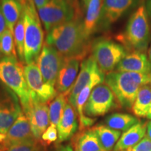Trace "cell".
<instances>
[{
    "label": "cell",
    "mask_w": 151,
    "mask_h": 151,
    "mask_svg": "<svg viewBox=\"0 0 151 151\" xmlns=\"http://www.w3.org/2000/svg\"><path fill=\"white\" fill-rule=\"evenodd\" d=\"M23 112L29 120L36 140L41 139L50 123L49 108L47 103H42L32 98L31 102Z\"/></svg>",
    "instance_id": "obj_13"
},
{
    "label": "cell",
    "mask_w": 151,
    "mask_h": 151,
    "mask_svg": "<svg viewBox=\"0 0 151 151\" xmlns=\"http://www.w3.org/2000/svg\"><path fill=\"white\" fill-rule=\"evenodd\" d=\"M7 24L5 18L4 16L2 10H1V4H0V37L4 33V32L7 29Z\"/></svg>",
    "instance_id": "obj_32"
},
{
    "label": "cell",
    "mask_w": 151,
    "mask_h": 151,
    "mask_svg": "<svg viewBox=\"0 0 151 151\" xmlns=\"http://www.w3.org/2000/svg\"><path fill=\"white\" fill-rule=\"evenodd\" d=\"M28 1H29V2H32L33 0H28ZM33 2H34V1H33Z\"/></svg>",
    "instance_id": "obj_43"
},
{
    "label": "cell",
    "mask_w": 151,
    "mask_h": 151,
    "mask_svg": "<svg viewBox=\"0 0 151 151\" xmlns=\"http://www.w3.org/2000/svg\"><path fill=\"white\" fill-rule=\"evenodd\" d=\"M41 139L48 145L58 141V134L56 126L53 124H50V126H48L46 131L43 132Z\"/></svg>",
    "instance_id": "obj_30"
},
{
    "label": "cell",
    "mask_w": 151,
    "mask_h": 151,
    "mask_svg": "<svg viewBox=\"0 0 151 151\" xmlns=\"http://www.w3.org/2000/svg\"><path fill=\"white\" fill-rule=\"evenodd\" d=\"M66 96L64 94H58L52 99L49 106V117L50 123L56 126L59 123L63 115L66 104L67 103Z\"/></svg>",
    "instance_id": "obj_26"
},
{
    "label": "cell",
    "mask_w": 151,
    "mask_h": 151,
    "mask_svg": "<svg viewBox=\"0 0 151 151\" xmlns=\"http://www.w3.org/2000/svg\"><path fill=\"white\" fill-rule=\"evenodd\" d=\"M0 48L4 57L18 60L14 33L9 28H7L0 37Z\"/></svg>",
    "instance_id": "obj_27"
},
{
    "label": "cell",
    "mask_w": 151,
    "mask_h": 151,
    "mask_svg": "<svg viewBox=\"0 0 151 151\" xmlns=\"http://www.w3.org/2000/svg\"><path fill=\"white\" fill-rule=\"evenodd\" d=\"M14 37L19 60L21 62L25 63V61H24V24L23 14H22L20 20H18V22L15 26Z\"/></svg>",
    "instance_id": "obj_28"
},
{
    "label": "cell",
    "mask_w": 151,
    "mask_h": 151,
    "mask_svg": "<svg viewBox=\"0 0 151 151\" xmlns=\"http://www.w3.org/2000/svg\"><path fill=\"white\" fill-rule=\"evenodd\" d=\"M86 6V16L83 20L86 35L90 38L99 24L103 0H84Z\"/></svg>",
    "instance_id": "obj_20"
},
{
    "label": "cell",
    "mask_w": 151,
    "mask_h": 151,
    "mask_svg": "<svg viewBox=\"0 0 151 151\" xmlns=\"http://www.w3.org/2000/svg\"><path fill=\"white\" fill-rule=\"evenodd\" d=\"M0 151H3V149H2V147L0 146Z\"/></svg>",
    "instance_id": "obj_42"
},
{
    "label": "cell",
    "mask_w": 151,
    "mask_h": 151,
    "mask_svg": "<svg viewBox=\"0 0 151 151\" xmlns=\"http://www.w3.org/2000/svg\"><path fill=\"white\" fill-rule=\"evenodd\" d=\"M95 132L104 151H111L121 136V132L111 129L104 124H97L92 128Z\"/></svg>",
    "instance_id": "obj_23"
},
{
    "label": "cell",
    "mask_w": 151,
    "mask_h": 151,
    "mask_svg": "<svg viewBox=\"0 0 151 151\" xmlns=\"http://www.w3.org/2000/svg\"><path fill=\"white\" fill-rule=\"evenodd\" d=\"M46 43L56 49L66 59L83 60L91 50L81 16L52 28L47 34Z\"/></svg>",
    "instance_id": "obj_1"
},
{
    "label": "cell",
    "mask_w": 151,
    "mask_h": 151,
    "mask_svg": "<svg viewBox=\"0 0 151 151\" xmlns=\"http://www.w3.org/2000/svg\"><path fill=\"white\" fill-rule=\"evenodd\" d=\"M138 122L139 119L127 113H113L105 119L107 127L118 131H127Z\"/></svg>",
    "instance_id": "obj_25"
},
{
    "label": "cell",
    "mask_w": 151,
    "mask_h": 151,
    "mask_svg": "<svg viewBox=\"0 0 151 151\" xmlns=\"http://www.w3.org/2000/svg\"><path fill=\"white\" fill-rule=\"evenodd\" d=\"M134 0H103L99 25L109 27L129 8Z\"/></svg>",
    "instance_id": "obj_15"
},
{
    "label": "cell",
    "mask_w": 151,
    "mask_h": 151,
    "mask_svg": "<svg viewBox=\"0 0 151 151\" xmlns=\"http://www.w3.org/2000/svg\"><path fill=\"white\" fill-rule=\"evenodd\" d=\"M65 60V57L56 49L45 43L37 62L46 83L52 86H55L58 74Z\"/></svg>",
    "instance_id": "obj_10"
},
{
    "label": "cell",
    "mask_w": 151,
    "mask_h": 151,
    "mask_svg": "<svg viewBox=\"0 0 151 151\" xmlns=\"http://www.w3.org/2000/svg\"><path fill=\"white\" fill-rule=\"evenodd\" d=\"M57 151H72L71 147L65 146V147H60Z\"/></svg>",
    "instance_id": "obj_36"
},
{
    "label": "cell",
    "mask_w": 151,
    "mask_h": 151,
    "mask_svg": "<svg viewBox=\"0 0 151 151\" xmlns=\"http://www.w3.org/2000/svg\"><path fill=\"white\" fill-rule=\"evenodd\" d=\"M116 71L151 74V63L144 52H129L117 66Z\"/></svg>",
    "instance_id": "obj_16"
},
{
    "label": "cell",
    "mask_w": 151,
    "mask_h": 151,
    "mask_svg": "<svg viewBox=\"0 0 151 151\" xmlns=\"http://www.w3.org/2000/svg\"><path fill=\"white\" fill-rule=\"evenodd\" d=\"M146 10L148 18L151 19V0H146Z\"/></svg>",
    "instance_id": "obj_34"
},
{
    "label": "cell",
    "mask_w": 151,
    "mask_h": 151,
    "mask_svg": "<svg viewBox=\"0 0 151 151\" xmlns=\"http://www.w3.org/2000/svg\"><path fill=\"white\" fill-rule=\"evenodd\" d=\"M92 56L106 74L113 71L127 51L123 46L107 39H99L91 44Z\"/></svg>",
    "instance_id": "obj_7"
},
{
    "label": "cell",
    "mask_w": 151,
    "mask_h": 151,
    "mask_svg": "<svg viewBox=\"0 0 151 151\" xmlns=\"http://www.w3.org/2000/svg\"><path fill=\"white\" fill-rule=\"evenodd\" d=\"M38 12L47 32L81 16L76 0H49Z\"/></svg>",
    "instance_id": "obj_6"
},
{
    "label": "cell",
    "mask_w": 151,
    "mask_h": 151,
    "mask_svg": "<svg viewBox=\"0 0 151 151\" xmlns=\"http://www.w3.org/2000/svg\"><path fill=\"white\" fill-rule=\"evenodd\" d=\"M150 25L146 7L141 6L129 19L123 33L116 39L127 52H146L150 39Z\"/></svg>",
    "instance_id": "obj_3"
},
{
    "label": "cell",
    "mask_w": 151,
    "mask_h": 151,
    "mask_svg": "<svg viewBox=\"0 0 151 151\" xmlns=\"http://www.w3.org/2000/svg\"><path fill=\"white\" fill-rule=\"evenodd\" d=\"M0 81L18 96L22 111L25 110L31 102L32 96L22 64L18 60L3 58L0 60Z\"/></svg>",
    "instance_id": "obj_5"
},
{
    "label": "cell",
    "mask_w": 151,
    "mask_h": 151,
    "mask_svg": "<svg viewBox=\"0 0 151 151\" xmlns=\"http://www.w3.org/2000/svg\"><path fill=\"white\" fill-rule=\"evenodd\" d=\"M125 151H151V139L146 135L140 142Z\"/></svg>",
    "instance_id": "obj_31"
},
{
    "label": "cell",
    "mask_w": 151,
    "mask_h": 151,
    "mask_svg": "<svg viewBox=\"0 0 151 151\" xmlns=\"http://www.w3.org/2000/svg\"><path fill=\"white\" fill-rule=\"evenodd\" d=\"M151 105V83L143 85L138 92L132 110L137 117L148 116Z\"/></svg>",
    "instance_id": "obj_24"
},
{
    "label": "cell",
    "mask_w": 151,
    "mask_h": 151,
    "mask_svg": "<svg viewBox=\"0 0 151 151\" xmlns=\"http://www.w3.org/2000/svg\"><path fill=\"white\" fill-rule=\"evenodd\" d=\"M104 82L115 94L119 105L130 109L141 87L151 83V74L113 71L106 74Z\"/></svg>",
    "instance_id": "obj_2"
},
{
    "label": "cell",
    "mask_w": 151,
    "mask_h": 151,
    "mask_svg": "<svg viewBox=\"0 0 151 151\" xmlns=\"http://www.w3.org/2000/svg\"><path fill=\"white\" fill-rule=\"evenodd\" d=\"M148 58L149 60V61L151 63V44L150 47L148 48Z\"/></svg>",
    "instance_id": "obj_38"
},
{
    "label": "cell",
    "mask_w": 151,
    "mask_h": 151,
    "mask_svg": "<svg viewBox=\"0 0 151 151\" xmlns=\"http://www.w3.org/2000/svg\"><path fill=\"white\" fill-rule=\"evenodd\" d=\"M48 1L49 0H33L35 6L37 7V9H39L44 6L48 3Z\"/></svg>",
    "instance_id": "obj_33"
},
{
    "label": "cell",
    "mask_w": 151,
    "mask_h": 151,
    "mask_svg": "<svg viewBox=\"0 0 151 151\" xmlns=\"http://www.w3.org/2000/svg\"><path fill=\"white\" fill-rule=\"evenodd\" d=\"M73 146L75 151H104L92 129H85L77 135Z\"/></svg>",
    "instance_id": "obj_22"
},
{
    "label": "cell",
    "mask_w": 151,
    "mask_h": 151,
    "mask_svg": "<svg viewBox=\"0 0 151 151\" xmlns=\"http://www.w3.org/2000/svg\"><path fill=\"white\" fill-rule=\"evenodd\" d=\"M104 73L99 69L93 57L90 55L84 59L81 63V70L76 80L67 94L68 102L76 109L77 97L83 89L94 81L101 84L104 81Z\"/></svg>",
    "instance_id": "obj_9"
},
{
    "label": "cell",
    "mask_w": 151,
    "mask_h": 151,
    "mask_svg": "<svg viewBox=\"0 0 151 151\" xmlns=\"http://www.w3.org/2000/svg\"><path fill=\"white\" fill-rule=\"evenodd\" d=\"M3 58H4V57L3 54H2V52H1V48H0V60L2 59Z\"/></svg>",
    "instance_id": "obj_41"
},
{
    "label": "cell",
    "mask_w": 151,
    "mask_h": 151,
    "mask_svg": "<svg viewBox=\"0 0 151 151\" xmlns=\"http://www.w3.org/2000/svg\"><path fill=\"white\" fill-rule=\"evenodd\" d=\"M18 96L7 87L0 88V132L6 134L22 112Z\"/></svg>",
    "instance_id": "obj_12"
},
{
    "label": "cell",
    "mask_w": 151,
    "mask_h": 151,
    "mask_svg": "<svg viewBox=\"0 0 151 151\" xmlns=\"http://www.w3.org/2000/svg\"><path fill=\"white\" fill-rule=\"evenodd\" d=\"M18 1L19 2H20V4H22V6H24V4H25L27 2L28 0H18Z\"/></svg>",
    "instance_id": "obj_39"
},
{
    "label": "cell",
    "mask_w": 151,
    "mask_h": 151,
    "mask_svg": "<svg viewBox=\"0 0 151 151\" xmlns=\"http://www.w3.org/2000/svg\"><path fill=\"white\" fill-rule=\"evenodd\" d=\"M146 136L149 138V139H151V122H148V124H147Z\"/></svg>",
    "instance_id": "obj_35"
},
{
    "label": "cell",
    "mask_w": 151,
    "mask_h": 151,
    "mask_svg": "<svg viewBox=\"0 0 151 151\" xmlns=\"http://www.w3.org/2000/svg\"><path fill=\"white\" fill-rule=\"evenodd\" d=\"M24 24V61L32 63L37 60L42 50L43 32L35 3L27 1L23 6Z\"/></svg>",
    "instance_id": "obj_4"
},
{
    "label": "cell",
    "mask_w": 151,
    "mask_h": 151,
    "mask_svg": "<svg viewBox=\"0 0 151 151\" xmlns=\"http://www.w3.org/2000/svg\"><path fill=\"white\" fill-rule=\"evenodd\" d=\"M0 4L7 27L14 33L15 26L23 12V6L18 0H1Z\"/></svg>",
    "instance_id": "obj_21"
},
{
    "label": "cell",
    "mask_w": 151,
    "mask_h": 151,
    "mask_svg": "<svg viewBox=\"0 0 151 151\" xmlns=\"http://www.w3.org/2000/svg\"><path fill=\"white\" fill-rule=\"evenodd\" d=\"M147 118L151 119V105H150V110H149V112H148V116H147Z\"/></svg>",
    "instance_id": "obj_40"
},
{
    "label": "cell",
    "mask_w": 151,
    "mask_h": 151,
    "mask_svg": "<svg viewBox=\"0 0 151 151\" xmlns=\"http://www.w3.org/2000/svg\"><path fill=\"white\" fill-rule=\"evenodd\" d=\"M147 124L139 122L124 132L115 146L114 151H125L140 142L146 135Z\"/></svg>",
    "instance_id": "obj_19"
},
{
    "label": "cell",
    "mask_w": 151,
    "mask_h": 151,
    "mask_svg": "<svg viewBox=\"0 0 151 151\" xmlns=\"http://www.w3.org/2000/svg\"><path fill=\"white\" fill-rule=\"evenodd\" d=\"M4 151H42V148L36 139H32L13 145Z\"/></svg>",
    "instance_id": "obj_29"
},
{
    "label": "cell",
    "mask_w": 151,
    "mask_h": 151,
    "mask_svg": "<svg viewBox=\"0 0 151 151\" xmlns=\"http://www.w3.org/2000/svg\"><path fill=\"white\" fill-rule=\"evenodd\" d=\"M24 73L32 98L40 102L47 103L56 97L58 92L55 88L44 82L36 62L24 66Z\"/></svg>",
    "instance_id": "obj_11"
},
{
    "label": "cell",
    "mask_w": 151,
    "mask_h": 151,
    "mask_svg": "<svg viewBox=\"0 0 151 151\" xmlns=\"http://www.w3.org/2000/svg\"><path fill=\"white\" fill-rule=\"evenodd\" d=\"M78 114L73 106L67 101L61 120L57 125L58 143L65 142L73 137L78 129Z\"/></svg>",
    "instance_id": "obj_18"
},
{
    "label": "cell",
    "mask_w": 151,
    "mask_h": 151,
    "mask_svg": "<svg viewBox=\"0 0 151 151\" xmlns=\"http://www.w3.org/2000/svg\"><path fill=\"white\" fill-rule=\"evenodd\" d=\"M6 135V137L1 146L3 151L16 143L35 139L32 132L29 120L23 111L12 124Z\"/></svg>",
    "instance_id": "obj_14"
},
{
    "label": "cell",
    "mask_w": 151,
    "mask_h": 151,
    "mask_svg": "<svg viewBox=\"0 0 151 151\" xmlns=\"http://www.w3.org/2000/svg\"><path fill=\"white\" fill-rule=\"evenodd\" d=\"M80 60L76 58L66 59L65 64L58 74L55 83V89L60 94L67 96L71 89L79 71Z\"/></svg>",
    "instance_id": "obj_17"
},
{
    "label": "cell",
    "mask_w": 151,
    "mask_h": 151,
    "mask_svg": "<svg viewBox=\"0 0 151 151\" xmlns=\"http://www.w3.org/2000/svg\"><path fill=\"white\" fill-rule=\"evenodd\" d=\"M6 135L0 132V143H4V141L6 139Z\"/></svg>",
    "instance_id": "obj_37"
},
{
    "label": "cell",
    "mask_w": 151,
    "mask_h": 151,
    "mask_svg": "<svg viewBox=\"0 0 151 151\" xmlns=\"http://www.w3.org/2000/svg\"><path fill=\"white\" fill-rule=\"evenodd\" d=\"M119 105L117 99L110 88L106 84L94 87L84 106L83 112L86 116H102Z\"/></svg>",
    "instance_id": "obj_8"
}]
</instances>
